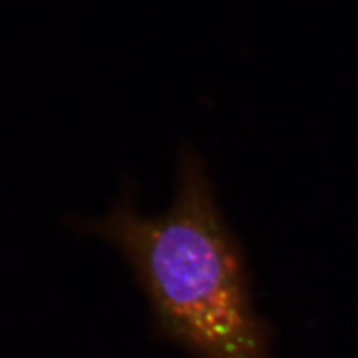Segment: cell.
Masks as SVG:
<instances>
[{"mask_svg": "<svg viewBox=\"0 0 358 358\" xmlns=\"http://www.w3.org/2000/svg\"><path fill=\"white\" fill-rule=\"evenodd\" d=\"M71 224L120 252L159 338L193 358H273L242 248L192 148L178 157L175 194L162 214H142L126 193L103 217Z\"/></svg>", "mask_w": 358, "mask_h": 358, "instance_id": "1", "label": "cell"}]
</instances>
